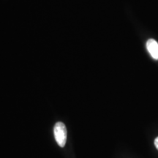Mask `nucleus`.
<instances>
[{"instance_id": "obj_1", "label": "nucleus", "mask_w": 158, "mask_h": 158, "mask_svg": "<svg viewBox=\"0 0 158 158\" xmlns=\"http://www.w3.org/2000/svg\"><path fill=\"white\" fill-rule=\"evenodd\" d=\"M55 139L60 147L63 148L67 142V129L64 123L57 122L54 128Z\"/></svg>"}, {"instance_id": "obj_2", "label": "nucleus", "mask_w": 158, "mask_h": 158, "mask_svg": "<svg viewBox=\"0 0 158 158\" xmlns=\"http://www.w3.org/2000/svg\"><path fill=\"white\" fill-rule=\"evenodd\" d=\"M147 48L152 57L158 60V43L154 39H149L147 43Z\"/></svg>"}, {"instance_id": "obj_3", "label": "nucleus", "mask_w": 158, "mask_h": 158, "mask_svg": "<svg viewBox=\"0 0 158 158\" xmlns=\"http://www.w3.org/2000/svg\"><path fill=\"white\" fill-rule=\"evenodd\" d=\"M155 147L157 148V149L158 150V137L155 138Z\"/></svg>"}]
</instances>
